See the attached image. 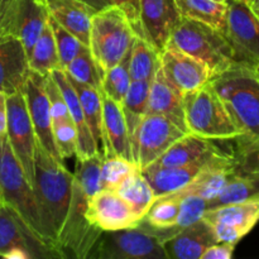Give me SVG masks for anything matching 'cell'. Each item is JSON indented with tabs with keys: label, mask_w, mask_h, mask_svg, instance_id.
Listing matches in <instances>:
<instances>
[{
	"label": "cell",
	"mask_w": 259,
	"mask_h": 259,
	"mask_svg": "<svg viewBox=\"0 0 259 259\" xmlns=\"http://www.w3.org/2000/svg\"><path fill=\"white\" fill-rule=\"evenodd\" d=\"M46 94H47L48 101L51 106V115H52V123L56 120H62V119H70V111H68L67 104H66L63 94L53 77L50 75L46 76Z\"/></svg>",
	"instance_id": "cell-40"
},
{
	"label": "cell",
	"mask_w": 259,
	"mask_h": 259,
	"mask_svg": "<svg viewBox=\"0 0 259 259\" xmlns=\"http://www.w3.org/2000/svg\"><path fill=\"white\" fill-rule=\"evenodd\" d=\"M147 114H161L167 116L189 133L185 123L184 95L164 77L161 66L151 81Z\"/></svg>",
	"instance_id": "cell-23"
},
{
	"label": "cell",
	"mask_w": 259,
	"mask_h": 259,
	"mask_svg": "<svg viewBox=\"0 0 259 259\" xmlns=\"http://www.w3.org/2000/svg\"><path fill=\"white\" fill-rule=\"evenodd\" d=\"M45 82L46 76L29 70L27 80L23 86V94L37 137V143L42 146L48 153L52 154L56 159L63 162L53 139L52 115H51L50 101L46 94Z\"/></svg>",
	"instance_id": "cell-14"
},
{
	"label": "cell",
	"mask_w": 259,
	"mask_h": 259,
	"mask_svg": "<svg viewBox=\"0 0 259 259\" xmlns=\"http://www.w3.org/2000/svg\"><path fill=\"white\" fill-rule=\"evenodd\" d=\"M161 68L164 77L182 95L202 88L211 80L207 66L197 58L167 46L159 52Z\"/></svg>",
	"instance_id": "cell-15"
},
{
	"label": "cell",
	"mask_w": 259,
	"mask_h": 259,
	"mask_svg": "<svg viewBox=\"0 0 259 259\" xmlns=\"http://www.w3.org/2000/svg\"><path fill=\"white\" fill-rule=\"evenodd\" d=\"M181 17L205 23L225 34L227 3L215 0H175Z\"/></svg>",
	"instance_id": "cell-28"
},
{
	"label": "cell",
	"mask_w": 259,
	"mask_h": 259,
	"mask_svg": "<svg viewBox=\"0 0 259 259\" xmlns=\"http://www.w3.org/2000/svg\"><path fill=\"white\" fill-rule=\"evenodd\" d=\"M114 5L120 8L125 15L128 17L129 22L133 25L137 35L142 37L141 22H139V13H141V0H111Z\"/></svg>",
	"instance_id": "cell-41"
},
{
	"label": "cell",
	"mask_w": 259,
	"mask_h": 259,
	"mask_svg": "<svg viewBox=\"0 0 259 259\" xmlns=\"http://www.w3.org/2000/svg\"><path fill=\"white\" fill-rule=\"evenodd\" d=\"M185 123L189 133L209 141H233L243 136L212 86L184 95Z\"/></svg>",
	"instance_id": "cell-7"
},
{
	"label": "cell",
	"mask_w": 259,
	"mask_h": 259,
	"mask_svg": "<svg viewBox=\"0 0 259 259\" xmlns=\"http://www.w3.org/2000/svg\"><path fill=\"white\" fill-rule=\"evenodd\" d=\"M66 73L77 82L101 90V73L88 46L76 55L65 67Z\"/></svg>",
	"instance_id": "cell-34"
},
{
	"label": "cell",
	"mask_w": 259,
	"mask_h": 259,
	"mask_svg": "<svg viewBox=\"0 0 259 259\" xmlns=\"http://www.w3.org/2000/svg\"><path fill=\"white\" fill-rule=\"evenodd\" d=\"M53 139L61 158H71L77 152V129L72 119H62L52 123Z\"/></svg>",
	"instance_id": "cell-37"
},
{
	"label": "cell",
	"mask_w": 259,
	"mask_h": 259,
	"mask_svg": "<svg viewBox=\"0 0 259 259\" xmlns=\"http://www.w3.org/2000/svg\"><path fill=\"white\" fill-rule=\"evenodd\" d=\"M214 141L201 138L195 134L187 133L175 142L157 161L146 168H161V167H179L192 163L207 156L222 151ZM144 169V168H143Z\"/></svg>",
	"instance_id": "cell-25"
},
{
	"label": "cell",
	"mask_w": 259,
	"mask_h": 259,
	"mask_svg": "<svg viewBox=\"0 0 259 259\" xmlns=\"http://www.w3.org/2000/svg\"><path fill=\"white\" fill-rule=\"evenodd\" d=\"M115 191L131 205L132 209L141 218L146 215L156 200L153 190L144 175L142 174L141 168H137L136 171L132 172L124 181L120 182Z\"/></svg>",
	"instance_id": "cell-31"
},
{
	"label": "cell",
	"mask_w": 259,
	"mask_h": 259,
	"mask_svg": "<svg viewBox=\"0 0 259 259\" xmlns=\"http://www.w3.org/2000/svg\"><path fill=\"white\" fill-rule=\"evenodd\" d=\"M15 249H23L32 259L58 258L52 249L43 244L10 207L0 206V257L7 258Z\"/></svg>",
	"instance_id": "cell-16"
},
{
	"label": "cell",
	"mask_w": 259,
	"mask_h": 259,
	"mask_svg": "<svg viewBox=\"0 0 259 259\" xmlns=\"http://www.w3.org/2000/svg\"><path fill=\"white\" fill-rule=\"evenodd\" d=\"M161 66L159 52L147 38L137 35L129 57V73L132 80L152 81Z\"/></svg>",
	"instance_id": "cell-30"
},
{
	"label": "cell",
	"mask_w": 259,
	"mask_h": 259,
	"mask_svg": "<svg viewBox=\"0 0 259 259\" xmlns=\"http://www.w3.org/2000/svg\"><path fill=\"white\" fill-rule=\"evenodd\" d=\"M28 73V56L22 40L0 32V90L7 95L23 90Z\"/></svg>",
	"instance_id": "cell-18"
},
{
	"label": "cell",
	"mask_w": 259,
	"mask_h": 259,
	"mask_svg": "<svg viewBox=\"0 0 259 259\" xmlns=\"http://www.w3.org/2000/svg\"><path fill=\"white\" fill-rule=\"evenodd\" d=\"M181 228H154L143 220L134 228L103 232L88 259H167L163 243Z\"/></svg>",
	"instance_id": "cell-4"
},
{
	"label": "cell",
	"mask_w": 259,
	"mask_h": 259,
	"mask_svg": "<svg viewBox=\"0 0 259 259\" xmlns=\"http://www.w3.org/2000/svg\"><path fill=\"white\" fill-rule=\"evenodd\" d=\"M187 134L175 121L161 114H146L137 131L134 162L141 169L159 158L172 144Z\"/></svg>",
	"instance_id": "cell-11"
},
{
	"label": "cell",
	"mask_w": 259,
	"mask_h": 259,
	"mask_svg": "<svg viewBox=\"0 0 259 259\" xmlns=\"http://www.w3.org/2000/svg\"><path fill=\"white\" fill-rule=\"evenodd\" d=\"M47 20L45 0H0V32L19 38L27 56Z\"/></svg>",
	"instance_id": "cell-10"
},
{
	"label": "cell",
	"mask_w": 259,
	"mask_h": 259,
	"mask_svg": "<svg viewBox=\"0 0 259 259\" xmlns=\"http://www.w3.org/2000/svg\"><path fill=\"white\" fill-rule=\"evenodd\" d=\"M7 138L13 153L33 187L37 137L28 113L23 90L10 94L7 98Z\"/></svg>",
	"instance_id": "cell-9"
},
{
	"label": "cell",
	"mask_w": 259,
	"mask_h": 259,
	"mask_svg": "<svg viewBox=\"0 0 259 259\" xmlns=\"http://www.w3.org/2000/svg\"><path fill=\"white\" fill-rule=\"evenodd\" d=\"M225 37L237 63L259 65V19L245 0H228Z\"/></svg>",
	"instance_id": "cell-8"
},
{
	"label": "cell",
	"mask_w": 259,
	"mask_h": 259,
	"mask_svg": "<svg viewBox=\"0 0 259 259\" xmlns=\"http://www.w3.org/2000/svg\"><path fill=\"white\" fill-rule=\"evenodd\" d=\"M215 2H219V3H227L228 0H215Z\"/></svg>",
	"instance_id": "cell-47"
},
{
	"label": "cell",
	"mask_w": 259,
	"mask_h": 259,
	"mask_svg": "<svg viewBox=\"0 0 259 259\" xmlns=\"http://www.w3.org/2000/svg\"><path fill=\"white\" fill-rule=\"evenodd\" d=\"M169 47H175L207 66L211 78L235 62L233 50L224 33L205 23L181 17L169 35Z\"/></svg>",
	"instance_id": "cell-5"
},
{
	"label": "cell",
	"mask_w": 259,
	"mask_h": 259,
	"mask_svg": "<svg viewBox=\"0 0 259 259\" xmlns=\"http://www.w3.org/2000/svg\"><path fill=\"white\" fill-rule=\"evenodd\" d=\"M202 219L214 229L218 242L238 244L259 222V197L207 209Z\"/></svg>",
	"instance_id": "cell-12"
},
{
	"label": "cell",
	"mask_w": 259,
	"mask_h": 259,
	"mask_svg": "<svg viewBox=\"0 0 259 259\" xmlns=\"http://www.w3.org/2000/svg\"><path fill=\"white\" fill-rule=\"evenodd\" d=\"M248 3V5L250 7L252 12L254 13L255 17L259 19V0H245Z\"/></svg>",
	"instance_id": "cell-45"
},
{
	"label": "cell",
	"mask_w": 259,
	"mask_h": 259,
	"mask_svg": "<svg viewBox=\"0 0 259 259\" xmlns=\"http://www.w3.org/2000/svg\"><path fill=\"white\" fill-rule=\"evenodd\" d=\"M243 136L259 138V78L255 67L234 63L210 80Z\"/></svg>",
	"instance_id": "cell-3"
},
{
	"label": "cell",
	"mask_w": 259,
	"mask_h": 259,
	"mask_svg": "<svg viewBox=\"0 0 259 259\" xmlns=\"http://www.w3.org/2000/svg\"><path fill=\"white\" fill-rule=\"evenodd\" d=\"M149 88H151V81L132 80L128 91H126L123 101L120 103L124 116H125L132 152L134 148V142H136L139 124H141L143 116L147 114Z\"/></svg>",
	"instance_id": "cell-26"
},
{
	"label": "cell",
	"mask_w": 259,
	"mask_h": 259,
	"mask_svg": "<svg viewBox=\"0 0 259 259\" xmlns=\"http://www.w3.org/2000/svg\"><path fill=\"white\" fill-rule=\"evenodd\" d=\"M66 76L71 81L76 93H77L80 103L82 105L83 113H85L86 121H88V125L94 137V141H95L96 147H98V151L104 156L103 100H101L100 90L77 82L72 77H70L67 73H66Z\"/></svg>",
	"instance_id": "cell-27"
},
{
	"label": "cell",
	"mask_w": 259,
	"mask_h": 259,
	"mask_svg": "<svg viewBox=\"0 0 259 259\" xmlns=\"http://www.w3.org/2000/svg\"><path fill=\"white\" fill-rule=\"evenodd\" d=\"M81 2L86 3V4L90 5V7L94 8L95 10H101L106 7L114 5L113 3H111V0H81Z\"/></svg>",
	"instance_id": "cell-44"
},
{
	"label": "cell",
	"mask_w": 259,
	"mask_h": 259,
	"mask_svg": "<svg viewBox=\"0 0 259 259\" xmlns=\"http://www.w3.org/2000/svg\"><path fill=\"white\" fill-rule=\"evenodd\" d=\"M51 76L58 88L61 89L65 98L66 104H67L68 111H70L71 119L75 123L76 129H77V152H76V157L77 158H88V157L94 156L96 153H100L98 151L94 137L91 134L90 128L86 121L85 113H83L82 105L80 103L77 93H76L75 88L72 86L71 81L66 76V72L63 70H55L51 72Z\"/></svg>",
	"instance_id": "cell-24"
},
{
	"label": "cell",
	"mask_w": 259,
	"mask_h": 259,
	"mask_svg": "<svg viewBox=\"0 0 259 259\" xmlns=\"http://www.w3.org/2000/svg\"><path fill=\"white\" fill-rule=\"evenodd\" d=\"M180 18L175 0H141L142 37L147 38L158 52L167 47L169 35Z\"/></svg>",
	"instance_id": "cell-17"
},
{
	"label": "cell",
	"mask_w": 259,
	"mask_h": 259,
	"mask_svg": "<svg viewBox=\"0 0 259 259\" xmlns=\"http://www.w3.org/2000/svg\"><path fill=\"white\" fill-rule=\"evenodd\" d=\"M7 94L0 90V136L7 134Z\"/></svg>",
	"instance_id": "cell-43"
},
{
	"label": "cell",
	"mask_w": 259,
	"mask_h": 259,
	"mask_svg": "<svg viewBox=\"0 0 259 259\" xmlns=\"http://www.w3.org/2000/svg\"><path fill=\"white\" fill-rule=\"evenodd\" d=\"M3 205V200H2V196H0V206Z\"/></svg>",
	"instance_id": "cell-48"
},
{
	"label": "cell",
	"mask_w": 259,
	"mask_h": 259,
	"mask_svg": "<svg viewBox=\"0 0 259 259\" xmlns=\"http://www.w3.org/2000/svg\"><path fill=\"white\" fill-rule=\"evenodd\" d=\"M129 57L131 52L118 65L113 66L101 75V90L116 103L123 101L132 82L129 73Z\"/></svg>",
	"instance_id": "cell-35"
},
{
	"label": "cell",
	"mask_w": 259,
	"mask_h": 259,
	"mask_svg": "<svg viewBox=\"0 0 259 259\" xmlns=\"http://www.w3.org/2000/svg\"><path fill=\"white\" fill-rule=\"evenodd\" d=\"M255 71H257V75H258V78H259V65L255 66Z\"/></svg>",
	"instance_id": "cell-46"
},
{
	"label": "cell",
	"mask_w": 259,
	"mask_h": 259,
	"mask_svg": "<svg viewBox=\"0 0 259 259\" xmlns=\"http://www.w3.org/2000/svg\"><path fill=\"white\" fill-rule=\"evenodd\" d=\"M33 190L43 222L58 247L72 200L73 175L62 161L56 159L38 143L34 154Z\"/></svg>",
	"instance_id": "cell-1"
},
{
	"label": "cell",
	"mask_w": 259,
	"mask_h": 259,
	"mask_svg": "<svg viewBox=\"0 0 259 259\" xmlns=\"http://www.w3.org/2000/svg\"><path fill=\"white\" fill-rule=\"evenodd\" d=\"M136 37L128 17L116 5L98 10L93 15L89 50L101 75L131 52Z\"/></svg>",
	"instance_id": "cell-6"
},
{
	"label": "cell",
	"mask_w": 259,
	"mask_h": 259,
	"mask_svg": "<svg viewBox=\"0 0 259 259\" xmlns=\"http://www.w3.org/2000/svg\"><path fill=\"white\" fill-rule=\"evenodd\" d=\"M218 243L211 225L205 219L181 228L163 243L167 259H201L210 245Z\"/></svg>",
	"instance_id": "cell-21"
},
{
	"label": "cell",
	"mask_w": 259,
	"mask_h": 259,
	"mask_svg": "<svg viewBox=\"0 0 259 259\" xmlns=\"http://www.w3.org/2000/svg\"><path fill=\"white\" fill-rule=\"evenodd\" d=\"M48 15L89 47L93 15L98 10L81 0H45Z\"/></svg>",
	"instance_id": "cell-22"
},
{
	"label": "cell",
	"mask_w": 259,
	"mask_h": 259,
	"mask_svg": "<svg viewBox=\"0 0 259 259\" xmlns=\"http://www.w3.org/2000/svg\"><path fill=\"white\" fill-rule=\"evenodd\" d=\"M181 199L175 194L157 197L142 220L154 228L177 227Z\"/></svg>",
	"instance_id": "cell-33"
},
{
	"label": "cell",
	"mask_w": 259,
	"mask_h": 259,
	"mask_svg": "<svg viewBox=\"0 0 259 259\" xmlns=\"http://www.w3.org/2000/svg\"><path fill=\"white\" fill-rule=\"evenodd\" d=\"M235 244L225 242H218L210 245L202 254L201 259H230L234 253Z\"/></svg>",
	"instance_id": "cell-42"
},
{
	"label": "cell",
	"mask_w": 259,
	"mask_h": 259,
	"mask_svg": "<svg viewBox=\"0 0 259 259\" xmlns=\"http://www.w3.org/2000/svg\"><path fill=\"white\" fill-rule=\"evenodd\" d=\"M259 197V175H238L228 182L215 199L207 201V209L237 204Z\"/></svg>",
	"instance_id": "cell-32"
},
{
	"label": "cell",
	"mask_w": 259,
	"mask_h": 259,
	"mask_svg": "<svg viewBox=\"0 0 259 259\" xmlns=\"http://www.w3.org/2000/svg\"><path fill=\"white\" fill-rule=\"evenodd\" d=\"M0 196L3 204L10 207L43 244L62 258L55 238L43 222L34 190L10 148L7 134L0 136Z\"/></svg>",
	"instance_id": "cell-2"
},
{
	"label": "cell",
	"mask_w": 259,
	"mask_h": 259,
	"mask_svg": "<svg viewBox=\"0 0 259 259\" xmlns=\"http://www.w3.org/2000/svg\"><path fill=\"white\" fill-rule=\"evenodd\" d=\"M28 65L30 71H34L43 76L50 75L55 70H62L50 19L43 27L42 32L38 35L28 56Z\"/></svg>",
	"instance_id": "cell-29"
},
{
	"label": "cell",
	"mask_w": 259,
	"mask_h": 259,
	"mask_svg": "<svg viewBox=\"0 0 259 259\" xmlns=\"http://www.w3.org/2000/svg\"><path fill=\"white\" fill-rule=\"evenodd\" d=\"M88 222L100 232L129 229L139 224L142 218L115 190H100L90 197L86 209Z\"/></svg>",
	"instance_id": "cell-13"
},
{
	"label": "cell",
	"mask_w": 259,
	"mask_h": 259,
	"mask_svg": "<svg viewBox=\"0 0 259 259\" xmlns=\"http://www.w3.org/2000/svg\"><path fill=\"white\" fill-rule=\"evenodd\" d=\"M100 93L103 100L104 157L118 156L136 163L123 108L120 103L109 98L103 90Z\"/></svg>",
	"instance_id": "cell-20"
},
{
	"label": "cell",
	"mask_w": 259,
	"mask_h": 259,
	"mask_svg": "<svg viewBox=\"0 0 259 259\" xmlns=\"http://www.w3.org/2000/svg\"><path fill=\"white\" fill-rule=\"evenodd\" d=\"M174 194L181 199V209L177 219V227H189L202 219L204 212L207 210V200L202 199L199 195H179L176 192Z\"/></svg>",
	"instance_id": "cell-39"
},
{
	"label": "cell",
	"mask_w": 259,
	"mask_h": 259,
	"mask_svg": "<svg viewBox=\"0 0 259 259\" xmlns=\"http://www.w3.org/2000/svg\"><path fill=\"white\" fill-rule=\"evenodd\" d=\"M48 19H50V24L52 27L53 37H55L56 46H57L61 66H62V70H65L66 66L76 57V55L85 47V45L80 39H77L72 33H70L67 29L61 27L50 15H48Z\"/></svg>",
	"instance_id": "cell-38"
},
{
	"label": "cell",
	"mask_w": 259,
	"mask_h": 259,
	"mask_svg": "<svg viewBox=\"0 0 259 259\" xmlns=\"http://www.w3.org/2000/svg\"><path fill=\"white\" fill-rule=\"evenodd\" d=\"M139 168L136 163L118 156L104 157L101 166V190H115L121 181Z\"/></svg>",
	"instance_id": "cell-36"
},
{
	"label": "cell",
	"mask_w": 259,
	"mask_h": 259,
	"mask_svg": "<svg viewBox=\"0 0 259 259\" xmlns=\"http://www.w3.org/2000/svg\"><path fill=\"white\" fill-rule=\"evenodd\" d=\"M225 149H222L218 153L207 156L192 163L179 167H161V168H144L141 169L142 174L151 185L154 192V196L161 197L164 195L174 194L189 186L199 177V175L209 166L212 159L218 154L223 153Z\"/></svg>",
	"instance_id": "cell-19"
}]
</instances>
